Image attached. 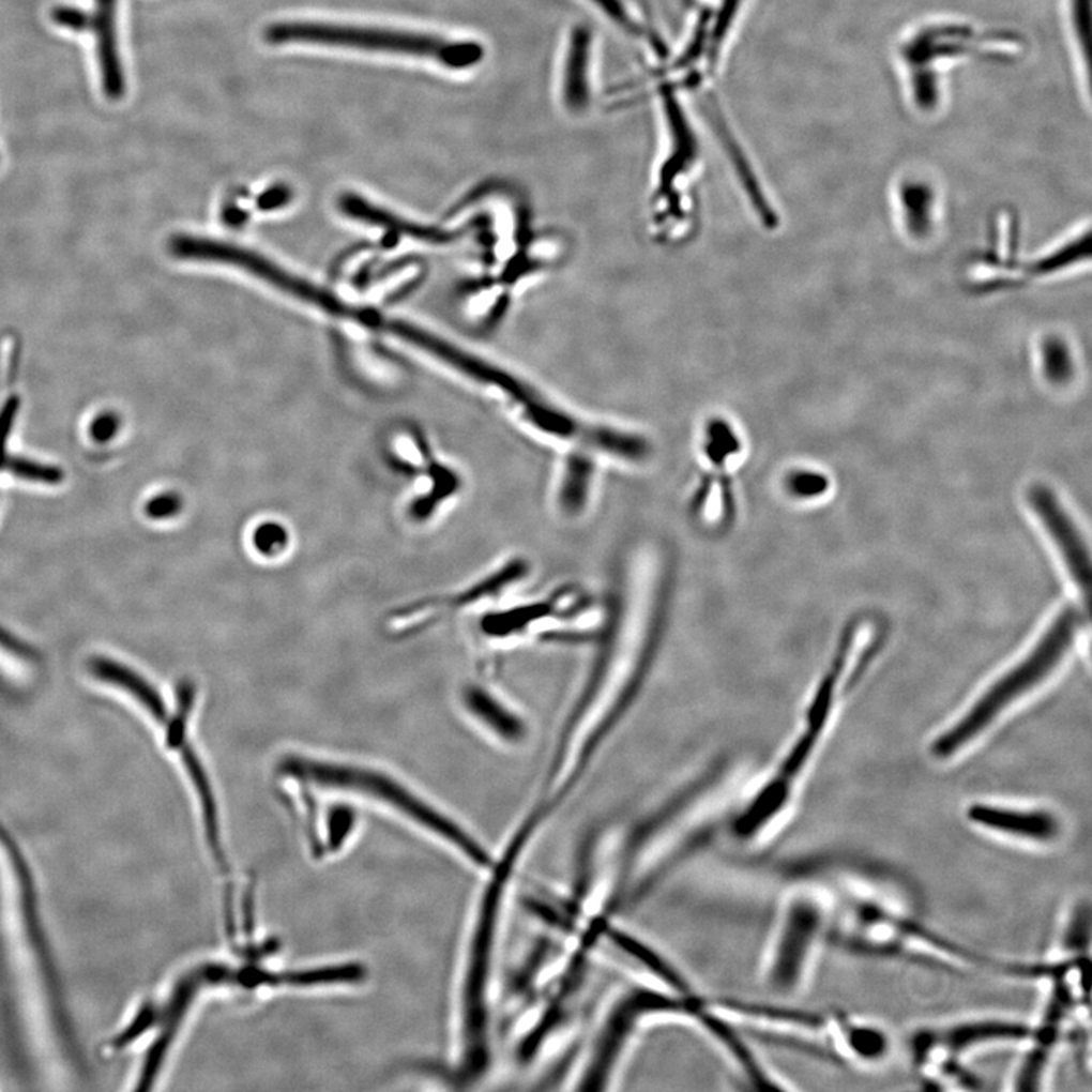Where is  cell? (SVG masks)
<instances>
[{
  "instance_id": "cell-1",
  "label": "cell",
  "mask_w": 1092,
  "mask_h": 1092,
  "mask_svg": "<svg viewBox=\"0 0 1092 1092\" xmlns=\"http://www.w3.org/2000/svg\"><path fill=\"white\" fill-rule=\"evenodd\" d=\"M833 897L835 935L848 952L879 959H897L953 973H992L1029 982L1032 962H1007L974 952L928 926L900 895L868 880L829 882Z\"/></svg>"
},
{
  "instance_id": "cell-2",
  "label": "cell",
  "mask_w": 1092,
  "mask_h": 1092,
  "mask_svg": "<svg viewBox=\"0 0 1092 1092\" xmlns=\"http://www.w3.org/2000/svg\"><path fill=\"white\" fill-rule=\"evenodd\" d=\"M528 851H530L528 840L512 833L500 859L494 861L487 869L490 879L484 886L476 906L461 983L460 1062H458L461 1080L479 1079L490 1065L489 994L494 957L500 938L505 898L520 862H524Z\"/></svg>"
},
{
  "instance_id": "cell-3",
  "label": "cell",
  "mask_w": 1092,
  "mask_h": 1092,
  "mask_svg": "<svg viewBox=\"0 0 1092 1092\" xmlns=\"http://www.w3.org/2000/svg\"><path fill=\"white\" fill-rule=\"evenodd\" d=\"M832 921V891L824 880H801L786 891L764 953L763 982L770 991L788 997L804 988Z\"/></svg>"
},
{
  "instance_id": "cell-4",
  "label": "cell",
  "mask_w": 1092,
  "mask_h": 1092,
  "mask_svg": "<svg viewBox=\"0 0 1092 1092\" xmlns=\"http://www.w3.org/2000/svg\"><path fill=\"white\" fill-rule=\"evenodd\" d=\"M263 40L272 46L340 47L362 52L424 58L453 71L475 67L484 58V47L476 42L451 40L407 29L357 27L315 20L275 21L264 28Z\"/></svg>"
},
{
  "instance_id": "cell-5",
  "label": "cell",
  "mask_w": 1092,
  "mask_h": 1092,
  "mask_svg": "<svg viewBox=\"0 0 1092 1092\" xmlns=\"http://www.w3.org/2000/svg\"><path fill=\"white\" fill-rule=\"evenodd\" d=\"M689 1010V994L671 989L636 986L618 994L578 1059L575 1090H609L627 1061L640 1028L657 1019L686 1018Z\"/></svg>"
},
{
  "instance_id": "cell-6",
  "label": "cell",
  "mask_w": 1092,
  "mask_h": 1092,
  "mask_svg": "<svg viewBox=\"0 0 1092 1092\" xmlns=\"http://www.w3.org/2000/svg\"><path fill=\"white\" fill-rule=\"evenodd\" d=\"M1079 624V611L1073 607L1062 611L1046 635L1041 637L1035 650L1021 664L1004 673L999 682L994 683L986 694L975 701L973 708L965 713L962 719L957 721L955 726L931 744V756L938 760H946L959 755V752L967 748L991 726L1004 709L1010 708L1017 698L1050 676L1072 647Z\"/></svg>"
},
{
  "instance_id": "cell-7",
  "label": "cell",
  "mask_w": 1092,
  "mask_h": 1092,
  "mask_svg": "<svg viewBox=\"0 0 1092 1092\" xmlns=\"http://www.w3.org/2000/svg\"><path fill=\"white\" fill-rule=\"evenodd\" d=\"M283 773L290 777L300 778L323 788L346 789L380 800L393 809L399 810L419 822L422 828L442 837L445 843L451 844L461 855L476 868L489 869L494 864L489 851L486 850L464 828L454 822L453 819L443 817L440 812L433 809L427 803L418 799L414 793L407 791L398 782L392 780L388 775L375 773V771L363 770V768L345 767V764L319 762V760L305 759V757H289L283 763Z\"/></svg>"
},
{
  "instance_id": "cell-8",
  "label": "cell",
  "mask_w": 1092,
  "mask_h": 1092,
  "mask_svg": "<svg viewBox=\"0 0 1092 1092\" xmlns=\"http://www.w3.org/2000/svg\"><path fill=\"white\" fill-rule=\"evenodd\" d=\"M1000 36L986 34L971 25L937 21L912 32L900 46L906 87L913 107L934 112L941 101L939 72L968 57L1006 52Z\"/></svg>"
},
{
  "instance_id": "cell-9",
  "label": "cell",
  "mask_w": 1092,
  "mask_h": 1092,
  "mask_svg": "<svg viewBox=\"0 0 1092 1092\" xmlns=\"http://www.w3.org/2000/svg\"><path fill=\"white\" fill-rule=\"evenodd\" d=\"M1030 1033V1022L1011 1017H968L941 1025L926 1026L910 1036V1061L965 1062L967 1056L985 1048L1022 1046Z\"/></svg>"
},
{
  "instance_id": "cell-10",
  "label": "cell",
  "mask_w": 1092,
  "mask_h": 1092,
  "mask_svg": "<svg viewBox=\"0 0 1092 1092\" xmlns=\"http://www.w3.org/2000/svg\"><path fill=\"white\" fill-rule=\"evenodd\" d=\"M964 819L982 835L1022 847L1051 848L1066 833L1064 817L1041 804L974 800L965 806Z\"/></svg>"
},
{
  "instance_id": "cell-11",
  "label": "cell",
  "mask_w": 1092,
  "mask_h": 1092,
  "mask_svg": "<svg viewBox=\"0 0 1092 1092\" xmlns=\"http://www.w3.org/2000/svg\"><path fill=\"white\" fill-rule=\"evenodd\" d=\"M833 682L835 680L832 677L822 682L817 698L812 704L806 730L791 746L788 755L783 757L774 773L753 792L757 803L775 817L786 818L791 810L801 774L814 755L815 745L821 737L822 728L828 723L829 710L832 706Z\"/></svg>"
},
{
  "instance_id": "cell-12",
  "label": "cell",
  "mask_w": 1092,
  "mask_h": 1092,
  "mask_svg": "<svg viewBox=\"0 0 1092 1092\" xmlns=\"http://www.w3.org/2000/svg\"><path fill=\"white\" fill-rule=\"evenodd\" d=\"M582 595L574 588H560L544 600L518 604L510 609L490 611L480 621V630L489 639L515 640L533 636L537 628L544 627L548 621H563L577 617V610L586 603H580Z\"/></svg>"
},
{
  "instance_id": "cell-13",
  "label": "cell",
  "mask_w": 1092,
  "mask_h": 1092,
  "mask_svg": "<svg viewBox=\"0 0 1092 1092\" xmlns=\"http://www.w3.org/2000/svg\"><path fill=\"white\" fill-rule=\"evenodd\" d=\"M1029 502L1046 527L1047 533L1053 539L1062 559L1072 574L1073 580L1079 586L1087 606L1091 601V560L1079 530L1074 526L1066 510L1055 497L1053 491L1043 484L1030 487Z\"/></svg>"
},
{
  "instance_id": "cell-14",
  "label": "cell",
  "mask_w": 1092,
  "mask_h": 1092,
  "mask_svg": "<svg viewBox=\"0 0 1092 1092\" xmlns=\"http://www.w3.org/2000/svg\"><path fill=\"white\" fill-rule=\"evenodd\" d=\"M461 704L466 713L500 744L520 748L530 742V721L489 687L466 684L461 691Z\"/></svg>"
},
{
  "instance_id": "cell-15",
  "label": "cell",
  "mask_w": 1092,
  "mask_h": 1092,
  "mask_svg": "<svg viewBox=\"0 0 1092 1092\" xmlns=\"http://www.w3.org/2000/svg\"><path fill=\"white\" fill-rule=\"evenodd\" d=\"M833 1050L837 1064L874 1066L890 1058L892 1040L882 1026L836 1012Z\"/></svg>"
},
{
  "instance_id": "cell-16",
  "label": "cell",
  "mask_w": 1092,
  "mask_h": 1092,
  "mask_svg": "<svg viewBox=\"0 0 1092 1092\" xmlns=\"http://www.w3.org/2000/svg\"><path fill=\"white\" fill-rule=\"evenodd\" d=\"M596 458L586 451H571L563 461L555 490V507L563 519H581L591 509L595 494Z\"/></svg>"
},
{
  "instance_id": "cell-17",
  "label": "cell",
  "mask_w": 1092,
  "mask_h": 1092,
  "mask_svg": "<svg viewBox=\"0 0 1092 1092\" xmlns=\"http://www.w3.org/2000/svg\"><path fill=\"white\" fill-rule=\"evenodd\" d=\"M591 65V34L588 29H574L567 45L563 73V102L573 112H582L591 102L589 87Z\"/></svg>"
},
{
  "instance_id": "cell-18",
  "label": "cell",
  "mask_w": 1092,
  "mask_h": 1092,
  "mask_svg": "<svg viewBox=\"0 0 1092 1092\" xmlns=\"http://www.w3.org/2000/svg\"><path fill=\"white\" fill-rule=\"evenodd\" d=\"M90 671L101 682L112 684V686L120 687L133 695L155 719H166V706H164L162 695L140 673L133 671L120 662L105 657L93 658L90 662Z\"/></svg>"
},
{
  "instance_id": "cell-19",
  "label": "cell",
  "mask_w": 1092,
  "mask_h": 1092,
  "mask_svg": "<svg viewBox=\"0 0 1092 1092\" xmlns=\"http://www.w3.org/2000/svg\"><path fill=\"white\" fill-rule=\"evenodd\" d=\"M94 29L101 36L102 82L108 96H119L123 91V73H120L118 49H116L115 16L116 0H97Z\"/></svg>"
},
{
  "instance_id": "cell-20",
  "label": "cell",
  "mask_w": 1092,
  "mask_h": 1092,
  "mask_svg": "<svg viewBox=\"0 0 1092 1092\" xmlns=\"http://www.w3.org/2000/svg\"><path fill=\"white\" fill-rule=\"evenodd\" d=\"M935 192L926 181L908 180L900 187V203L908 231L924 239L931 231L935 213Z\"/></svg>"
},
{
  "instance_id": "cell-21",
  "label": "cell",
  "mask_w": 1092,
  "mask_h": 1092,
  "mask_svg": "<svg viewBox=\"0 0 1092 1092\" xmlns=\"http://www.w3.org/2000/svg\"><path fill=\"white\" fill-rule=\"evenodd\" d=\"M1092 0H1066V14H1068L1070 32H1072L1073 45L1077 50V58L1082 61V73L1090 84L1091 69V10Z\"/></svg>"
},
{
  "instance_id": "cell-22",
  "label": "cell",
  "mask_w": 1092,
  "mask_h": 1092,
  "mask_svg": "<svg viewBox=\"0 0 1092 1092\" xmlns=\"http://www.w3.org/2000/svg\"><path fill=\"white\" fill-rule=\"evenodd\" d=\"M1044 373L1053 384H1065L1073 377L1074 363L1068 346L1061 338H1047L1043 345Z\"/></svg>"
},
{
  "instance_id": "cell-23",
  "label": "cell",
  "mask_w": 1092,
  "mask_h": 1092,
  "mask_svg": "<svg viewBox=\"0 0 1092 1092\" xmlns=\"http://www.w3.org/2000/svg\"><path fill=\"white\" fill-rule=\"evenodd\" d=\"M785 489L792 497L800 498V500H812V498L821 497L825 491L829 490V479L821 472L806 471V469H799V471H792L786 475Z\"/></svg>"
},
{
  "instance_id": "cell-24",
  "label": "cell",
  "mask_w": 1092,
  "mask_h": 1092,
  "mask_svg": "<svg viewBox=\"0 0 1092 1092\" xmlns=\"http://www.w3.org/2000/svg\"><path fill=\"white\" fill-rule=\"evenodd\" d=\"M3 469L11 472V475L28 480V482L55 484L63 480V472L60 469L54 468V466L35 464V461L27 460V458L6 457Z\"/></svg>"
},
{
  "instance_id": "cell-25",
  "label": "cell",
  "mask_w": 1092,
  "mask_h": 1092,
  "mask_svg": "<svg viewBox=\"0 0 1092 1092\" xmlns=\"http://www.w3.org/2000/svg\"><path fill=\"white\" fill-rule=\"evenodd\" d=\"M290 536L286 528L278 522H263L253 533L254 548L264 557L282 555L289 545Z\"/></svg>"
},
{
  "instance_id": "cell-26",
  "label": "cell",
  "mask_w": 1092,
  "mask_h": 1092,
  "mask_svg": "<svg viewBox=\"0 0 1092 1092\" xmlns=\"http://www.w3.org/2000/svg\"><path fill=\"white\" fill-rule=\"evenodd\" d=\"M744 3L745 0H721L712 34L713 52L718 54L719 46L727 39V34L730 32L731 27H733L734 20L739 16V11L742 10Z\"/></svg>"
},
{
  "instance_id": "cell-27",
  "label": "cell",
  "mask_w": 1092,
  "mask_h": 1092,
  "mask_svg": "<svg viewBox=\"0 0 1092 1092\" xmlns=\"http://www.w3.org/2000/svg\"><path fill=\"white\" fill-rule=\"evenodd\" d=\"M593 5L598 6L606 16H609L618 27L625 29L628 32H639L636 21L633 17H630L627 10L624 9L619 0H591Z\"/></svg>"
},
{
  "instance_id": "cell-28",
  "label": "cell",
  "mask_w": 1092,
  "mask_h": 1092,
  "mask_svg": "<svg viewBox=\"0 0 1092 1092\" xmlns=\"http://www.w3.org/2000/svg\"><path fill=\"white\" fill-rule=\"evenodd\" d=\"M181 509V500L175 495H160L146 505V513L152 519H167L177 515Z\"/></svg>"
},
{
  "instance_id": "cell-29",
  "label": "cell",
  "mask_w": 1092,
  "mask_h": 1092,
  "mask_svg": "<svg viewBox=\"0 0 1092 1092\" xmlns=\"http://www.w3.org/2000/svg\"><path fill=\"white\" fill-rule=\"evenodd\" d=\"M0 648L11 654H16L17 657L25 658V661H34L35 658L34 650L31 647L3 628H0Z\"/></svg>"
}]
</instances>
